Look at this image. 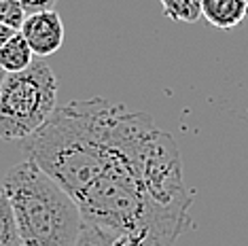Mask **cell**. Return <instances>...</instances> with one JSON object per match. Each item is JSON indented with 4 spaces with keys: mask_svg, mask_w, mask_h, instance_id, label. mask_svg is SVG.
I'll list each match as a JSON object with an SVG mask.
<instances>
[{
    "mask_svg": "<svg viewBox=\"0 0 248 246\" xmlns=\"http://www.w3.org/2000/svg\"><path fill=\"white\" fill-rule=\"evenodd\" d=\"M58 108V79L43 58L28 68L4 75L0 87V140L30 138Z\"/></svg>",
    "mask_w": 248,
    "mask_h": 246,
    "instance_id": "obj_4",
    "label": "cell"
},
{
    "mask_svg": "<svg viewBox=\"0 0 248 246\" xmlns=\"http://www.w3.org/2000/svg\"><path fill=\"white\" fill-rule=\"evenodd\" d=\"M34 62V53H32L30 45L26 43V38L19 34L11 36L7 43L0 47V70L4 75L9 72H19L28 68V66Z\"/></svg>",
    "mask_w": 248,
    "mask_h": 246,
    "instance_id": "obj_7",
    "label": "cell"
},
{
    "mask_svg": "<svg viewBox=\"0 0 248 246\" xmlns=\"http://www.w3.org/2000/svg\"><path fill=\"white\" fill-rule=\"evenodd\" d=\"M127 113L125 104L106 98L72 100L26 138L24 151L77 202L102 174Z\"/></svg>",
    "mask_w": 248,
    "mask_h": 246,
    "instance_id": "obj_2",
    "label": "cell"
},
{
    "mask_svg": "<svg viewBox=\"0 0 248 246\" xmlns=\"http://www.w3.org/2000/svg\"><path fill=\"white\" fill-rule=\"evenodd\" d=\"M19 34L30 45L34 58L45 60L47 55L60 51V47L64 45V21L55 9L28 13L19 28Z\"/></svg>",
    "mask_w": 248,
    "mask_h": 246,
    "instance_id": "obj_5",
    "label": "cell"
},
{
    "mask_svg": "<svg viewBox=\"0 0 248 246\" xmlns=\"http://www.w3.org/2000/svg\"><path fill=\"white\" fill-rule=\"evenodd\" d=\"M17 32L19 30H15V28H11V26H7V24H2V21H0V47H2V45L7 43L11 36L17 34Z\"/></svg>",
    "mask_w": 248,
    "mask_h": 246,
    "instance_id": "obj_13",
    "label": "cell"
},
{
    "mask_svg": "<svg viewBox=\"0 0 248 246\" xmlns=\"http://www.w3.org/2000/svg\"><path fill=\"white\" fill-rule=\"evenodd\" d=\"M110 240H112L110 229L92 225V223H83L75 246H110Z\"/></svg>",
    "mask_w": 248,
    "mask_h": 246,
    "instance_id": "obj_10",
    "label": "cell"
},
{
    "mask_svg": "<svg viewBox=\"0 0 248 246\" xmlns=\"http://www.w3.org/2000/svg\"><path fill=\"white\" fill-rule=\"evenodd\" d=\"M83 223L174 246L189 227L191 193L176 140L142 110H129L102 174L77 198Z\"/></svg>",
    "mask_w": 248,
    "mask_h": 246,
    "instance_id": "obj_1",
    "label": "cell"
},
{
    "mask_svg": "<svg viewBox=\"0 0 248 246\" xmlns=\"http://www.w3.org/2000/svg\"><path fill=\"white\" fill-rule=\"evenodd\" d=\"M21 246H75L83 216L75 198L32 159L11 166L2 178Z\"/></svg>",
    "mask_w": 248,
    "mask_h": 246,
    "instance_id": "obj_3",
    "label": "cell"
},
{
    "mask_svg": "<svg viewBox=\"0 0 248 246\" xmlns=\"http://www.w3.org/2000/svg\"><path fill=\"white\" fill-rule=\"evenodd\" d=\"M0 246H21L13 210H11V204L2 189H0Z\"/></svg>",
    "mask_w": 248,
    "mask_h": 246,
    "instance_id": "obj_9",
    "label": "cell"
},
{
    "mask_svg": "<svg viewBox=\"0 0 248 246\" xmlns=\"http://www.w3.org/2000/svg\"><path fill=\"white\" fill-rule=\"evenodd\" d=\"M26 19V11L19 0H0V21L19 30Z\"/></svg>",
    "mask_w": 248,
    "mask_h": 246,
    "instance_id": "obj_11",
    "label": "cell"
},
{
    "mask_svg": "<svg viewBox=\"0 0 248 246\" xmlns=\"http://www.w3.org/2000/svg\"><path fill=\"white\" fill-rule=\"evenodd\" d=\"M2 81H4V72L0 70V87H2Z\"/></svg>",
    "mask_w": 248,
    "mask_h": 246,
    "instance_id": "obj_14",
    "label": "cell"
},
{
    "mask_svg": "<svg viewBox=\"0 0 248 246\" xmlns=\"http://www.w3.org/2000/svg\"><path fill=\"white\" fill-rule=\"evenodd\" d=\"M163 15L176 24H195L202 17V0H159Z\"/></svg>",
    "mask_w": 248,
    "mask_h": 246,
    "instance_id": "obj_8",
    "label": "cell"
},
{
    "mask_svg": "<svg viewBox=\"0 0 248 246\" xmlns=\"http://www.w3.org/2000/svg\"><path fill=\"white\" fill-rule=\"evenodd\" d=\"M248 15V0H202V17L218 30H233Z\"/></svg>",
    "mask_w": 248,
    "mask_h": 246,
    "instance_id": "obj_6",
    "label": "cell"
},
{
    "mask_svg": "<svg viewBox=\"0 0 248 246\" xmlns=\"http://www.w3.org/2000/svg\"><path fill=\"white\" fill-rule=\"evenodd\" d=\"M21 7H24L26 15L28 13H36V11H47V9H53L58 4V0H19Z\"/></svg>",
    "mask_w": 248,
    "mask_h": 246,
    "instance_id": "obj_12",
    "label": "cell"
}]
</instances>
